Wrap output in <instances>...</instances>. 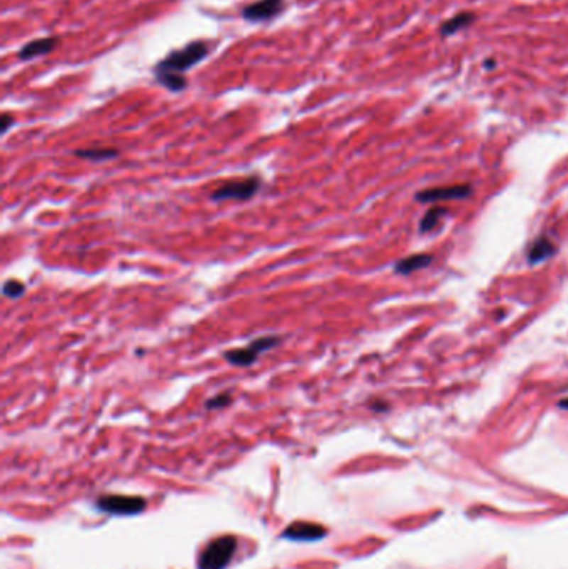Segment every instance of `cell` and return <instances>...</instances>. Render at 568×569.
I'll use <instances>...</instances> for the list:
<instances>
[{
	"label": "cell",
	"mask_w": 568,
	"mask_h": 569,
	"mask_svg": "<svg viewBox=\"0 0 568 569\" xmlns=\"http://www.w3.org/2000/svg\"><path fill=\"white\" fill-rule=\"evenodd\" d=\"M155 72V79L160 85L165 87L170 92H182L187 87V79L184 74H173V72H163V70H153Z\"/></svg>",
	"instance_id": "4fadbf2b"
},
{
	"label": "cell",
	"mask_w": 568,
	"mask_h": 569,
	"mask_svg": "<svg viewBox=\"0 0 568 569\" xmlns=\"http://www.w3.org/2000/svg\"><path fill=\"white\" fill-rule=\"evenodd\" d=\"M495 65H497V62H495V60H485V69L493 70Z\"/></svg>",
	"instance_id": "d6986e66"
},
{
	"label": "cell",
	"mask_w": 568,
	"mask_h": 569,
	"mask_svg": "<svg viewBox=\"0 0 568 569\" xmlns=\"http://www.w3.org/2000/svg\"><path fill=\"white\" fill-rule=\"evenodd\" d=\"M475 13L471 12H460L454 16L449 21L442 23L440 27V35L447 38V37H452L455 35V33H459L460 31H465V28H469L471 23L475 22Z\"/></svg>",
	"instance_id": "7c38bea8"
},
{
	"label": "cell",
	"mask_w": 568,
	"mask_h": 569,
	"mask_svg": "<svg viewBox=\"0 0 568 569\" xmlns=\"http://www.w3.org/2000/svg\"><path fill=\"white\" fill-rule=\"evenodd\" d=\"M2 292L7 298H18L26 293V284L18 282V280H7V282L4 283Z\"/></svg>",
	"instance_id": "2e32d148"
},
{
	"label": "cell",
	"mask_w": 568,
	"mask_h": 569,
	"mask_svg": "<svg viewBox=\"0 0 568 569\" xmlns=\"http://www.w3.org/2000/svg\"><path fill=\"white\" fill-rule=\"evenodd\" d=\"M0 130H2V133H6L9 128H11V125H13V117L11 114H2V117H0Z\"/></svg>",
	"instance_id": "ac0fdd59"
},
{
	"label": "cell",
	"mask_w": 568,
	"mask_h": 569,
	"mask_svg": "<svg viewBox=\"0 0 568 569\" xmlns=\"http://www.w3.org/2000/svg\"><path fill=\"white\" fill-rule=\"evenodd\" d=\"M285 11V0H258L242 9V18L252 23L268 22Z\"/></svg>",
	"instance_id": "8992f818"
},
{
	"label": "cell",
	"mask_w": 568,
	"mask_h": 569,
	"mask_svg": "<svg viewBox=\"0 0 568 569\" xmlns=\"http://www.w3.org/2000/svg\"><path fill=\"white\" fill-rule=\"evenodd\" d=\"M75 155L85 160L104 162L119 157V152L115 148H82V150H75Z\"/></svg>",
	"instance_id": "5bb4252c"
},
{
	"label": "cell",
	"mask_w": 568,
	"mask_h": 569,
	"mask_svg": "<svg viewBox=\"0 0 568 569\" xmlns=\"http://www.w3.org/2000/svg\"><path fill=\"white\" fill-rule=\"evenodd\" d=\"M433 262V257L428 253H417L410 255V257L402 258L400 262L395 263V273L398 275H412L413 272H418V270H423L427 267H430Z\"/></svg>",
	"instance_id": "8fae6325"
},
{
	"label": "cell",
	"mask_w": 568,
	"mask_h": 569,
	"mask_svg": "<svg viewBox=\"0 0 568 569\" xmlns=\"http://www.w3.org/2000/svg\"><path fill=\"white\" fill-rule=\"evenodd\" d=\"M57 45H59V38L57 37L36 38V40L27 42L26 45L21 47V50H18V59L23 62L37 59V57L50 54Z\"/></svg>",
	"instance_id": "ba28073f"
},
{
	"label": "cell",
	"mask_w": 568,
	"mask_h": 569,
	"mask_svg": "<svg viewBox=\"0 0 568 569\" xmlns=\"http://www.w3.org/2000/svg\"><path fill=\"white\" fill-rule=\"evenodd\" d=\"M471 195V187L469 183H457V185L447 187H435L427 188V190L418 192L415 199L423 204H433V201L442 200H464Z\"/></svg>",
	"instance_id": "52a82bcc"
},
{
	"label": "cell",
	"mask_w": 568,
	"mask_h": 569,
	"mask_svg": "<svg viewBox=\"0 0 568 569\" xmlns=\"http://www.w3.org/2000/svg\"><path fill=\"white\" fill-rule=\"evenodd\" d=\"M445 215H447V209H444V206H432V209L428 210L422 219V223H420L422 233H428V231L437 228Z\"/></svg>",
	"instance_id": "9a60e30c"
},
{
	"label": "cell",
	"mask_w": 568,
	"mask_h": 569,
	"mask_svg": "<svg viewBox=\"0 0 568 569\" xmlns=\"http://www.w3.org/2000/svg\"><path fill=\"white\" fill-rule=\"evenodd\" d=\"M97 506L105 513L112 514H137L146 509V499L141 496H124V495H109L102 496L97 501Z\"/></svg>",
	"instance_id": "5b68a950"
},
{
	"label": "cell",
	"mask_w": 568,
	"mask_h": 569,
	"mask_svg": "<svg viewBox=\"0 0 568 569\" xmlns=\"http://www.w3.org/2000/svg\"><path fill=\"white\" fill-rule=\"evenodd\" d=\"M237 551V538L225 534L207 544L199 558V569H224Z\"/></svg>",
	"instance_id": "7a4b0ae2"
},
{
	"label": "cell",
	"mask_w": 568,
	"mask_h": 569,
	"mask_svg": "<svg viewBox=\"0 0 568 569\" xmlns=\"http://www.w3.org/2000/svg\"><path fill=\"white\" fill-rule=\"evenodd\" d=\"M278 343H280V338H278V336L272 335L260 336V338L250 341V343L247 346H244V348H235L227 351V353H225V360L234 366H250L260 358V355L275 348Z\"/></svg>",
	"instance_id": "3957f363"
},
{
	"label": "cell",
	"mask_w": 568,
	"mask_h": 569,
	"mask_svg": "<svg viewBox=\"0 0 568 569\" xmlns=\"http://www.w3.org/2000/svg\"><path fill=\"white\" fill-rule=\"evenodd\" d=\"M262 187V180L258 177H248L244 180H232L224 183L212 194V200L225 201V200H250Z\"/></svg>",
	"instance_id": "277c9868"
},
{
	"label": "cell",
	"mask_w": 568,
	"mask_h": 569,
	"mask_svg": "<svg viewBox=\"0 0 568 569\" xmlns=\"http://www.w3.org/2000/svg\"><path fill=\"white\" fill-rule=\"evenodd\" d=\"M230 403H232V393H220V394H215V397L207 399L205 408L207 409H220V408L229 407Z\"/></svg>",
	"instance_id": "e0dca14e"
},
{
	"label": "cell",
	"mask_w": 568,
	"mask_h": 569,
	"mask_svg": "<svg viewBox=\"0 0 568 569\" xmlns=\"http://www.w3.org/2000/svg\"><path fill=\"white\" fill-rule=\"evenodd\" d=\"M325 534V529L314 523H305V521H298L288 526L283 531V538L293 539V541H315V539L322 538Z\"/></svg>",
	"instance_id": "9c48e42d"
},
{
	"label": "cell",
	"mask_w": 568,
	"mask_h": 569,
	"mask_svg": "<svg viewBox=\"0 0 568 569\" xmlns=\"http://www.w3.org/2000/svg\"><path fill=\"white\" fill-rule=\"evenodd\" d=\"M212 50V45L205 40H194L182 49L172 50L165 59H162L155 65V70L163 72H173V74H184V72L190 70L192 67L200 64L209 57Z\"/></svg>",
	"instance_id": "6da1fadb"
},
{
	"label": "cell",
	"mask_w": 568,
	"mask_h": 569,
	"mask_svg": "<svg viewBox=\"0 0 568 569\" xmlns=\"http://www.w3.org/2000/svg\"><path fill=\"white\" fill-rule=\"evenodd\" d=\"M555 253H557V245L553 243L548 236H538L537 240H533L530 243V247H528L527 260L530 265H538L542 262H547V260L552 258Z\"/></svg>",
	"instance_id": "30bf717a"
},
{
	"label": "cell",
	"mask_w": 568,
	"mask_h": 569,
	"mask_svg": "<svg viewBox=\"0 0 568 569\" xmlns=\"http://www.w3.org/2000/svg\"><path fill=\"white\" fill-rule=\"evenodd\" d=\"M558 407L560 408H565V409H568V398H565V399H562L560 403H558Z\"/></svg>",
	"instance_id": "ffe728a7"
}]
</instances>
